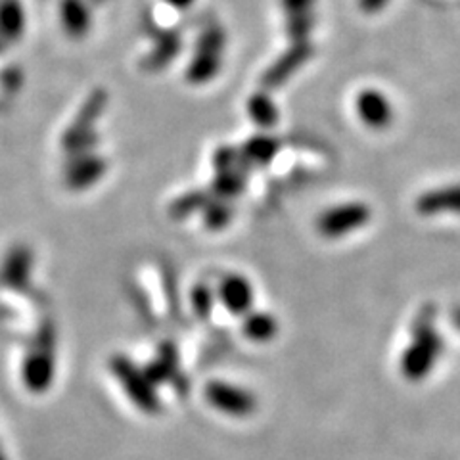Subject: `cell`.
<instances>
[{
	"mask_svg": "<svg viewBox=\"0 0 460 460\" xmlns=\"http://www.w3.org/2000/svg\"><path fill=\"white\" fill-rule=\"evenodd\" d=\"M211 292L206 286H198L192 294V305L198 314H208L211 311Z\"/></svg>",
	"mask_w": 460,
	"mask_h": 460,
	"instance_id": "obj_18",
	"label": "cell"
},
{
	"mask_svg": "<svg viewBox=\"0 0 460 460\" xmlns=\"http://www.w3.org/2000/svg\"><path fill=\"white\" fill-rule=\"evenodd\" d=\"M177 50H179V39L172 33H167L160 40V47H155V50L148 56V62L152 64V67H160L162 64H167L171 58L177 54Z\"/></svg>",
	"mask_w": 460,
	"mask_h": 460,
	"instance_id": "obj_17",
	"label": "cell"
},
{
	"mask_svg": "<svg viewBox=\"0 0 460 460\" xmlns=\"http://www.w3.org/2000/svg\"><path fill=\"white\" fill-rule=\"evenodd\" d=\"M3 445V443H0ZM0 460H6V456H4V451H3V447H0Z\"/></svg>",
	"mask_w": 460,
	"mask_h": 460,
	"instance_id": "obj_25",
	"label": "cell"
},
{
	"mask_svg": "<svg viewBox=\"0 0 460 460\" xmlns=\"http://www.w3.org/2000/svg\"><path fill=\"white\" fill-rule=\"evenodd\" d=\"M311 50V42H296L290 50L279 58V62H275L267 69V74L263 77L265 86H280L282 83H286L290 79V75H294L296 71L309 60Z\"/></svg>",
	"mask_w": 460,
	"mask_h": 460,
	"instance_id": "obj_8",
	"label": "cell"
},
{
	"mask_svg": "<svg viewBox=\"0 0 460 460\" xmlns=\"http://www.w3.org/2000/svg\"><path fill=\"white\" fill-rule=\"evenodd\" d=\"M104 162L98 157H83V160H74V164L67 169V182L71 189H86L91 186L98 177H102Z\"/></svg>",
	"mask_w": 460,
	"mask_h": 460,
	"instance_id": "obj_13",
	"label": "cell"
},
{
	"mask_svg": "<svg viewBox=\"0 0 460 460\" xmlns=\"http://www.w3.org/2000/svg\"><path fill=\"white\" fill-rule=\"evenodd\" d=\"M228 211L223 208V206H215V208H211L209 209V215H208V223L211 225V226H221V225H225L226 221H228Z\"/></svg>",
	"mask_w": 460,
	"mask_h": 460,
	"instance_id": "obj_21",
	"label": "cell"
},
{
	"mask_svg": "<svg viewBox=\"0 0 460 460\" xmlns=\"http://www.w3.org/2000/svg\"><path fill=\"white\" fill-rule=\"evenodd\" d=\"M387 4V0H358V6H361L363 12L367 13H374L382 10Z\"/></svg>",
	"mask_w": 460,
	"mask_h": 460,
	"instance_id": "obj_22",
	"label": "cell"
},
{
	"mask_svg": "<svg viewBox=\"0 0 460 460\" xmlns=\"http://www.w3.org/2000/svg\"><path fill=\"white\" fill-rule=\"evenodd\" d=\"M56 372V357H54V332L45 326L33 338L29 345L22 363H20V380L27 392L42 394L52 385Z\"/></svg>",
	"mask_w": 460,
	"mask_h": 460,
	"instance_id": "obj_1",
	"label": "cell"
},
{
	"mask_svg": "<svg viewBox=\"0 0 460 460\" xmlns=\"http://www.w3.org/2000/svg\"><path fill=\"white\" fill-rule=\"evenodd\" d=\"M206 397L209 405L228 416H236V419L250 416L257 407L255 397L250 392L225 382H209L206 387Z\"/></svg>",
	"mask_w": 460,
	"mask_h": 460,
	"instance_id": "obj_6",
	"label": "cell"
},
{
	"mask_svg": "<svg viewBox=\"0 0 460 460\" xmlns=\"http://www.w3.org/2000/svg\"><path fill=\"white\" fill-rule=\"evenodd\" d=\"M240 189H242V184H240L238 177L234 175L233 171H228L226 175L221 177L219 182H217V190H219L223 196H233V194H236Z\"/></svg>",
	"mask_w": 460,
	"mask_h": 460,
	"instance_id": "obj_20",
	"label": "cell"
},
{
	"mask_svg": "<svg viewBox=\"0 0 460 460\" xmlns=\"http://www.w3.org/2000/svg\"><path fill=\"white\" fill-rule=\"evenodd\" d=\"M164 3L172 6L175 10H189L196 3V0H164Z\"/></svg>",
	"mask_w": 460,
	"mask_h": 460,
	"instance_id": "obj_23",
	"label": "cell"
},
{
	"mask_svg": "<svg viewBox=\"0 0 460 460\" xmlns=\"http://www.w3.org/2000/svg\"><path fill=\"white\" fill-rule=\"evenodd\" d=\"M314 0H282V10L286 16H297V13H311Z\"/></svg>",
	"mask_w": 460,
	"mask_h": 460,
	"instance_id": "obj_19",
	"label": "cell"
},
{
	"mask_svg": "<svg viewBox=\"0 0 460 460\" xmlns=\"http://www.w3.org/2000/svg\"><path fill=\"white\" fill-rule=\"evenodd\" d=\"M416 211L422 215L460 213V184L422 194L416 201Z\"/></svg>",
	"mask_w": 460,
	"mask_h": 460,
	"instance_id": "obj_11",
	"label": "cell"
},
{
	"mask_svg": "<svg viewBox=\"0 0 460 460\" xmlns=\"http://www.w3.org/2000/svg\"><path fill=\"white\" fill-rule=\"evenodd\" d=\"M225 47V33L219 27H211L198 39L196 54L189 67V79L196 84L211 81L221 69V54Z\"/></svg>",
	"mask_w": 460,
	"mask_h": 460,
	"instance_id": "obj_3",
	"label": "cell"
},
{
	"mask_svg": "<svg viewBox=\"0 0 460 460\" xmlns=\"http://www.w3.org/2000/svg\"><path fill=\"white\" fill-rule=\"evenodd\" d=\"M250 115L259 127H270L279 119L277 108L267 94H257L250 100Z\"/></svg>",
	"mask_w": 460,
	"mask_h": 460,
	"instance_id": "obj_15",
	"label": "cell"
},
{
	"mask_svg": "<svg viewBox=\"0 0 460 460\" xmlns=\"http://www.w3.org/2000/svg\"><path fill=\"white\" fill-rule=\"evenodd\" d=\"M370 221V208L361 201L343 204L328 209L319 219V233L326 238H341L355 233Z\"/></svg>",
	"mask_w": 460,
	"mask_h": 460,
	"instance_id": "obj_4",
	"label": "cell"
},
{
	"mask_svg": "<svg viewBox=\"0 0 460 460\" xmlns=\"http://www.w3.org/2000/svg\"><path fill=\"white\" fill-rule=\"evenodd\" d=\"M279 332V324L267 313H252L248 319L243 321V334H246L252 341H270Z\"/></svg>",
	"mask_w": 460,
	"mask_h": 460,
	"instance_id": "obj_14",
	"label": "cell"
},
{
	"mask_svg": "<svg viewBox=\"0 0 460 460\" xmlns=\"http://www.w3.org/2000/svg\"><path fill=\"white\" fill-rule=\"evenodd\" d=\"M60 25L71 39H83L91 29V10L84 0H62Z\"/></svg>",
	"mask_w": 460,
	"mask_h": 460,
	"instance_id": "obj_12",
	"label": "cell"
},
{
	"mask_svg": "<svg viewBox=\"0 0 460 460\" xmlns=\"http://www.w3.org/2000/svg\"><path fill=\"white\" fill-rule=\"evenodd\" d=\"M111 370L115 376L119 378L121 385L127 390V394L131 395V399L137 402V405L146 411L154 412L157 411V397L152 390L150 380L144 376L142 372L137 370V367L128 361L125 357H113L111 358Z\"/></svg>",
	"mask_w": 460,
	"mask_h": 460,
	"instance_id": "obj_5",
	"label": "cell"
},
{
	"mask_svg": "<svg viewBox=\"0 0 460 460\" xmlns=\"http://www.w3.org/2000/svg\"><path fill=\"white\" fill-rule=\"evenodd\" d=\"M27 29V13L22 0H0V45L18 42Z\"/></svg>",
	"mask_w": 460,
	"mask_h": 460,
	"instance_id": "obj_10",
	"label": "cell"
},
{
	"mask_svg": "<svg viewBox=\"0 0 460 460\" xmlns=\"http://www.w3.org/2000/svg\"><path fill=\"white\" fill-rule=\"evenodd\" d=\"M455 323H456V326L460 328V311L455 314Z\"/></svg>",
	"mask_w": 460,
	"mask_h": 460,
	"instance_id": "obj_24",
	"label": "cell"
},
{
	"mask_svg": "<svg viewBox=\"0 0 460 460\" xmlns=\"http://www.w3.org/2000/svg\"><path fill=\"white\" fill-rule=\"evenodd\" d=\"M357 113L370 128H385L394 118L390 100L376 89H367L357 96Z\"/></svg>",
	"mask_w": 460,
	"mask_h": 460,
	"instance_id": "obj_7",
	"label": "cell"
},
{
	"mask_svg": "<svg viewBox=\"0 0 460 460\" xmlns=\"http://www.w3.org/2000/svg\"><path fill=\"white\" fill-rule=\"evenodd\" d=\"M441 353V338L436 332L431 321H424L416 326L412 336V343L405 349V355L401 358L402 374L411 380H420L431 372Z\"/></svg>",
	"mask_w": 460,
	"mask_h": 460,
	"instance_id": "obj_2",
	"label": "cell"
},
{
	"mask_svg": "<svg viewBox=\"0 0 460 460\" xmlns=\"http://www.w3.org/2000/svg\"><path fill=\"white\" fill-rule=\"evenodd\" d=\"M277 150V144L261 137V138H255L252 142H248V146H243V155L248 157V160L255 162V164H267L272 155H275Z\"/></svg>",
	"mask_w": 460,
	"mask_h": 460,
	"instance_id": "obj_16",
	"label": "cell"
},
{
	"mask_svg": "<svg viewBox=\"0 0 460 460\" xmlns=\"http://www.w3.org/2000/svg\"><path fill=\"white\" fill-rule=\"evenodd\" d=\"M219 299L230 313L243 314L253 305V288L243 277L230 275L219 286Z\"/></svg>",
	"mask_w": 460,
	"mask_h": 460,
	"instance_id": "obj_9",
	"label": "cell"
}]
</instances>
